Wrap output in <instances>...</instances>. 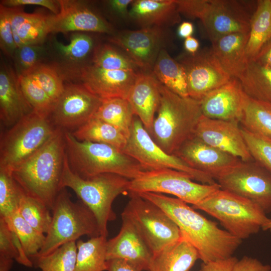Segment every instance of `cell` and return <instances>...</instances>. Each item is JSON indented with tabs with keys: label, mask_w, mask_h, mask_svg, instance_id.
<instances>
[{
	"label": "cell",
	"mask_w": 271,
	"mask_h": 271,
	"mask_svg": "<svg viewBox=\"0 0 271 271\" xmlns=\"http://www.w3.org/2000/svg\"><path fill=\"white\" fill-rule=\"evenodd\" d=\"M161 100L152 129V138L164 151L174 155L194 136L202 115L199 101L182 97L161 83Z\"/></svg>",
	"instance_id": "3957f363"
},
{
	"label": "cell",
	"mask_w": 271,
	"mask_h": 271,
	"mask_svg": "<svg viewBox=\"0 0 271 271\" xmlns=\"http://www.w3.org/2000/svg\"><path fill=\"white\" fill-rule=\"evenodd\" d=\"M207 0H176L180 15L190 19H200Z\"/></svg>",
	"instance_id": "c3c4849f"
},
{
	"label": "cell",
	"mask_w": 271,
	"mask_h": 271,
	"mask_svg": "<svg viewBox=\"0 0 271 271\" xmlns=\"http://www.w3.org/2000/svg\"><path fill=\"white\" fill-rule=\"evenodd\" d=\"M253 61L271 69V39L263 47Z\"/></svg>",
	"instance_id": "11a10c76"
},
{
	"label": "cell",
	"mask_w": 271,
	"mask_h": 271,
	"mask_svg": "<svg viewBox=\"0 0 271 271\" xmlns=\"http://www.w3.org/2000/svg\"><path fill=\"white\" fill-rule=\"evenodd\" d=\"M176 60L185 71L189 96L198 101L232 78L223 69L211 48L194 54L184 53Z\"/></svg>",
	"instance_id": "4fadbf2b"
},
{
	"label": "cell",
	"mask_w": 271,
	"mask_h": 271,
	"mask_svg": "<svg viewBox=\"0 0 271 271\" xmlns=\"http://www.w3.org/2000/svg\"><path fill=\"white\" fill-rule=\"evenodd\" d=\"M174 155L192 168L208 174L215 180L242 161L194 136L185 142Z\"/></svg>",
	"instance_id": "ac0fdd59"
},
{
	"label": "cell",
	"mask_w": 271,
	"mask_h": 271,
	"mask_svg": "<svg viewBox=\"0 0 271 271\" xmlns=\"http://www.w3.org/2000/svg\"><path fill=\"white\" fill-rule=\"evenodd\" d=\"M198 259L197 249L182 235L153 255L149 271H190Z\"/></svg>",
	"instance_id": "83f0119b"
},
{
	"label": "cell",
	"mask_w": 271,
	"mask_h": 271,
	"mask_svg": "<svg viewBox=\"0 0 271 271\" xmlns=\"http://www.w3.org/2000/svg\"><path fill=\"white\" fill-rule=\"evenodd\" d=\"M232 271H271V266L255 258L243 256L235 263Z\"/></svg>",
	"instance_id": "f907efd6"
},
{
	"label": "cell",
	"mask_w": 271,
	"mask_h": 271,
	"mask_svg": "<svg viewBox=\"0 0 271 271\" xmlns=\"http://www.w3.org/2000/svg\"><path fill=\"white\" fill-rule=\"evenodd\" d=\"M152 73L160 83L173 92L182 97L189 96L185 71L165 49L160 51Z\"/></svg>",
	"instance_id": "f546056e"
},
{
	"label": "cell",
	"mask_w": 271,
	"mask_h": 271,
	"mask_svg": "<svg viewBox=\"0 0 271 271\" xmlns=\"http://www.w3.org/2000/svg\"><path fill=\"white\" fill-rule=\"evenodd\" d=\"M138 72L106 70L91 65L82 67L79 76L82 85L101 99H127Z\"/></svg>",
	"instance_id": "44dd1931"
},
{
	"label": "cell",
	"mask_w": 271,
	"mask_h": 271,
	"mask_svg": "<svg viewBox=\"0 0 271 271\" xmlns=\"http://www.w3.org/2000/svg\"><path fill=\"white\" fill-rule=\"evenodd\" d=\"M26 73L33 77L55 104L65 87L57 70L53 66L41 63Z\"/></svg>",
	"instance_id": "b9f144b4"
},
{
	"label": "cell",
	"mask_w": 271,
	"mask_h": 271,
	"mask_svg": "<svg viewBox=\"0 0 271 271\" xmlns=\"http://www.w3.org/2000/svg\"><path fill=\"white\" fill-rule=\"evenodd\" d=\"M242 88L249 97L271 103V69L255 61H249L240 78Z\"/></svg>",
	"instance_id": "d6a6232c"
},
{
	"label": "cell",
	"mask_w": 271,
	"mask_h": 271,
	"mask_svg": "<svg viewBox=\"0 0 271 271\" xmlns=\"http://www.w3.org/2000/svg\"><path fill=\"white\" fill-rule=\"evenodd\" d=\"M194 32V26L192 23L189 22L182 23L178 29V33L181 38L186 39L192 36Z\"/></svg>",
	"instance_id": "9f6ffc18"
},
{
	"label": "cell",
	"mask_w": 271,
	"mask_h": 271,
	"mask_svg": "<svg viewBox=\"0 0 271 271\" xmlns=\"http://www.w3.org/2000/svg\"><path fill=\"white\" fill-rule=\"evenodd\" d=\"M1 4L8 8H15L26 5H37L44 7L56 15L60 12L59 1L54 0H4Z\"/></svg>",
	"instance_id": "681fc988"
},
{
	"label": "cell",
	"mask_w": 271,
	"mask_h": 271,
	"mask_svg": "<svg viewBox=\"0 0 271 271\" xmlns=\"http://www.w3.org/2000/svg\"><path fill=\"white\" fill-rule=\"evenodd\" d=\"M33 108L21 88L18 77L10 68L0 71V118L6 125L13 126Z\"/></svg>",
	"instance_id": "cb8c5ba5"
},
{
	"label": "cell",
	"mask_w": 271,
	"mask_h": 271,
	"mask_svg": "<svg viewBox=\"0 0 271 271\" xmlns=\"http://www.w3.org/2000/svg\"><path fill=\"white\" fill-rule=\"evenodd\" d=\"M219 189L217 182L213 184L195 182L186 173L164 169L143 171L137 178L130 181L128 194H168L195 205Z\"/></svg>",
	"instance_id": "30bf717a"
},
{
	"label": "cell",
	"mask_w": 271,
	"mask_h": 271,
	"mask_svg": "<svg viewBox=\"0 0 271 271\" xmlns=\"http://www.w3.org/2000/svg\"><path fill=\"white\" fill-rule=\"evenodd\" d=\"M0 256L15 260L28 267L33 266L26 254L21 243L3 218H0Z\"/></svg>",
	"instance_id": "7bdbcfd3"
},
{
	"label": "cell",
	"mask_w": 271,
	"mask_h": 271,
	"mask_svg": "<svg viewBox=\"0 0 271 271\" xmlns=\"http://www.w3.org/2000/svg\"><path fill=\"white\" fill-rule=\"evenodd\" d=\"M129 195L121 214L132 222L153 255L181 237L177 224L160 207L139 194Z\"/></svg>",
	"instance_id": "9c48e42d"
},
{
	"label": "cell",
	"mask_w": 271,
	"mask_h": 271,
	"mask_svg": "<svg viewBox=\"0 0 271 271\" xmlns=\"http://www.w3.org/2000/svg\"><path fill=\"white\" fill-rule=\"evenodd\" d=\"M44 50L40 45H25L18 48L14 55L17 76L28 72L41 63Z\"/></svg>",
	"instance_id": "bcb514c9"
},
{
	"label": "cell",
	"mask_w": 271,
	"mask_h": 271,
	"mask_svg": "<svg viewBox=\"0 0 271 271\" xmlns=\"http://www.w3.org/2000/svg\"><path fill=\"white\" fill-rule=\"evenodd\" d=\"M128 17L142 28H166L181 20L176 0L133 1Z\"/></svg>",
	"instance_id": "d4e9b609"
},
{
	"label": "cell",
	"mask_w": 271,
	"mask_h": 271,
	"mask_svg": "<svg viewBox=\"0 0 271 271\" xmlns=\"http://www.w3.org/2000/svg\"><path fill=\"white\" fill-rule=\"evenodd\" d=\"M220 189L246 198L271 212V173L254 160L241 161L216 179Z\"/></svg>",
	"instance_id": "7c38bea8"
},
{
	"label": "cell",
	"mask_w": 271,
	"mask_h": 271,
	"mask_svg": "<svg viewBox=\"0 0 271 271\" xmlns=\"http://www.w3.org/2000/svg\"><path fill=\"white\" fill-rule=\"evenodd\" d=\"M77 247L76 241L65 243L49 254L30 259L42 271H75Z\"/></svg>",
	"instance_id": "d590c367"
},
{
	"label": "cell",
	"mask_w": 271,
	"mask_h": 271,
	"mask_svg": "<svg viewBox=\"0 0 271 271\" xmlns=\"http://www.w3.org/2000/svg\"><path fill=\"white\" fill-rule=\"evenodd\" d=\"M93 40L91 36L83 33H76L71 36L70 43L64 45L56 42L55 47L66 58L78 61L85 58L93 50Z\"/></svg>",
	"instance_id": "f6af8a7d"
},
{
	"label": "cell",
	"mask_w": 271,
	"mask_h": 271,
	"mask_svg": "<svg viewBox=\"0 0 271 271\" xmlns=\"http://www.w3.org/2000/svg\"><path fill=\"white\" fill-rule=\"evenodd\" d=\"M161 83L152 72L139 71L127 97L133 112L151 131L161 100Z\"/></svg>",
	"instance_id": "603a6c76"
},
{
	"label": "cell",
	"mask_w": 271,
	"mask_h": 271,
	"mask_svg": "<svg viewBox=\"0 0 271 271\" xmlns=\"http://www.w3.org/2000/svg\"><path fill=\"white\" fill-rule=\"evenodd\" d=\"M239 123L236 121L212 119L202 115L194 136L242 161H252Z\"/></svg>",
	"instance_id": "e0dca14e"
},
{
	"label": "cell",
	"mask_w": 271,
	"mask_h": 271,
	"mask_svg": "<svg viewBox=\"0 0 271 271\" xmlns=\"http://www.w3.org/2000/svg\"><path fill=\"white\" fill-rule=\"evenodd\" d=\"M59 2L60 12L51 16V33L112 32L110 25L84 3L72 0H59Z\"/></svg>",
	"instance_id": "ffe728a7"
},
{
	"label": "cell",
	"mask_w": 271,
	"mask_h": 271,
	"mask_svg": "<svg viewBox=\"0 0 271 271\" xmlns=\"http://www.w3.org/2000/svg\"><path fill=\"white\" fill-rule=\"evenodd\" d=\"M135 114L127 99L112 98L102 99L93 117L113 126L128 138Z\"/></svg>",
	"instance_id": "1f68e13d"
},
{
	"label": "cell",
	"mask_w": 271,
	"mask_h": 271,
	"mask_svg": "<svg viewBox=\"0 0 271 271\" xmlns=\"http://www.w3.org/2000/svg\"><path fill=\"white\" fill-rule=\"evenodd\" d=\"M261 229L264 231L269 230L271 233V219L262 227Z\"/></svg>",
	"instance_id": "91938a15"
},
{
	"label": "cell",
	"mask_w": 271,
	"mask_h": 271,
	"mask_svg": "<svg viewBox=\"0 0 271 271\" xmlns=\"http://www.w3.org/2000/svg\"><path fill=\"white\" fill-rule=\"evenodd\" d=\"M92 61L93 65L106 70H141L123 51L108 44L98 46L94 49Z\"/></svg>",
	"instance_id": "f35d334b"
},
{
	"label": "cell",
	"mask_w": 271,
	"mask_h": 271,
	"mask_svg": "<svg viewBox=\"0 0 271 271\" xmlns=\"http://www.w3.org/2000/svg\"><path fill=\"white\" fill-rule=\"evenodd\" d=\"M252 15L244 2L207 0L200 20L212 42L232 33L248 34Z\"/></svg>",
	"instance_id": "9a60e30c"
},
{
	"label": "cell",
	"mask_w": 271,
	"mask_h": 271,
	"mask_svg": "<svg viewBox=\"0 0 271 271\" xmlns=\"http://www.w3.org/2000/svg\"><path fill=\"white\" fill-rule=\"evenodd\" d=\"M240 123L249 131L271 138V103L247 95Z\"/></svg>",
	"instance_id": "e575fe53"
},
{
	"label": "cell",
	"mask_w": 271,
	"mask_h": 271,
	"mask_svg": "<svg viewBox=\"0 0 271 271\" xmlns=\"http://www.w3.org/2000/svg\"><path fill=\"white\" fill-rule=\"evenodd\" d=\"M130 181L110 173L82 178L71 170L66 153L60 186L61 189L69 188L75 193L95 217L100 235L107 237L108 222L116 218L113 202L119 195L128 193Z\"/></svg>",
	"instance_id": "5b68a950"
},
{
	"label": "cell",
	"mask_w": 271,
	"mask_h": 271,
	"mask_svg": "<svg viewBox=\"0 0 271 271\" xmlns=\"http://www.w3.org/2000/svg\"><path fill=\"white\" fill-rule=\"evenodd\" d=\"M132 0H111L108 1L111 10L118 16L125 18L128 17V8L132 4Z\"/></svg>",
	"instance_id": "f5cc1de1"
},
{
	"label": "cell",
	"mask_w": 271,
	"mask_h": 271,
	"mask_svg": "<svg viewBox=\"0 0 271 271\" xmlns=\"http://www.w3.org/2000/svg\"><path fill=\"white\" fill-rule=\"evenodd\" d=\"M18 77L22 90L33 111L50 118L55 105L54 102L30 74Z\"/></svg>",
	"instance_id": "ab89813d"
},
{
	"label": "cell",
	"mask_w": 271,
	"mask_h": 271,
	"mask_svg": "<svg viewBox=\"0 0 271 271\" xmlns=\"http://www.w3.org/2000/svg\"><path fill=\"white\" fill-rule=\"evenodd\" d=\"M50 210L44 203L23 192L18 211L32 227L44 234L47 233L52 221Z\"/></svg>",
	"instance_id": "74e56055"
},
{
	"label": "cell",
	"mask_w": 271,
	"mask_h": 271,
	"mask_svg": "<svg viewBox=\"0 0 271 271\" xmlns=\"http://www.w3.org/2000/svg\"><path fill=\"white\" fill-rule=\"evenodd\" d=\"M139 195L158 205L170 216L182 235L197 249L204 263L232 256L241 243V240L220 228L217 223L177 198L152 192Z\"/></svg>",
	"instance_id": "6da1fadb"
},
{
	"label": "cell",
	"mask_w": 271,
	"mask_h": 271,
	"mask_svg": "<svg viewBox=\"0 0 271 271\" xmlns=\"http://www.w3.org/2000/svg\"><path fill=\"white\" fill-rule=\"evenodd\" d=\"M184 45L187 53L194 54L198 51L199 43L197 39L191 36L185 39Z\"/></svg>",
	"instance_id": "6f0895ef"
},
{
	"label": "cell",
	"mask_w": 271,
	"mask_h": 271,
	"mask_svg": "<svg viewBox=\"0 0 271 271\" xmlns=\"http://www.w3.org/2000/svg\"><path fill=\"white\" fill-rule=\"evenodd\" d=\"M49 119L33 111L3 134L0 142V170L11 173L45 144L56 128Z\"/></svg>",
	"instance_id": "ba28073f"
},
{
	"label": "cell",
	"mask_w": 271,
	"mask_h": 271,
	"mask_svg": "<svg viewBox=\"0 0 271 271\" xmlns=\"http://www.w3.org/2000/svg\"><path fill=\"white\" fill-rule=\"evenodd\" d=\"M198 271H202V270H201V269H200V270H198Z\"/></svg>",
	"instance_id": "94428289"
},
{
	"label": "cell",
	"mask_w": 271,
	"mask_h": 271,
	"mask_svg": "<svg viewBox=\"0 0 271 271\" xmlns=\"http://www.w3.org/2000/svg\"><path fill=\"white\" fill-rule=\"evenodd\" d=\"M248 33H232L211 42V47L224 71L239 79L249 63L246 55Z\"/></svg>",
	"instance_id": "484cf974"
},
{
	"label": "cell",
	"mask_w": 271,
	"mask_h": 271,
	"mask_svg": "<svg viewBox=\"0 0 271 271\" xmlns=\"http://www.w3.org/2000/svg\"><path fill=\"white\" fill-rule=\"evenodd\" d=\"M52 211V221L44 243L36 256L49 254L83 235L90 238L100 236L93 213L81 201L73 202L65 188L59 192Z\"/></svg>",
	"instance_id": "52a82bcc"
},
{
	"label": "cell",
	"mask_w": 271,
	"mask_h": 271,
	"mask_svg": "<svg viewBox=\"0 0 271 271\" xmlns=\"http://www.w3.org/2000/svg\"><path fill=\"white\" fill-rule=\"evenodd\" d=\"M192 207L217 219L225 230L241 240L257 233L270 219L257 204L221 189Z\"/></svg>",
	"instance_id": "8992f818"
},
{
	"label": "cell",
	"mask_w": 271,
	"mask_h": 271,
	"mask_svg": "<svg viewBox=\"0 0 271 271\" xmlns=\"http://www.w3.org/2000/svg\"><path fill=\"white\" fill-rule=\"evenodd\" d=\"M0 45L7 55L13 56L17 49L11 25L10 8L0 5Z\"/></svg>",
	"instance_id": "7dc6e473"
},
{
	"label": "cell",
	"mask_w": 271,
	"mask_h": 271,
	"mask_svg": "<svg viewBox=\"0 0 271 271\" xmlns=\"http://www.w3.org/2000/svg\"><path fill=\"white\" fill-rule=\"evenodd\" d=\"M101 102L82 85H65L51 115L52 123L62 129H77L93 117Z\"/></svg>",
	"instance_id": "2e32d148"
},
{
	"label": "cell",
	"mask_w": 271,
	"mask_h": 271,
	"mask_svg": "<svg viewBox=\"0 0 271 271\" xmlns=\"http://www.w3.org/2000/svg\"><path fill=\"white\" fill-rule=\"evenodd\" d=\"M106 237L101 235L86 241L77 240L75 271L106 270Z\"/></svg>",
	"instance_id": "836d02e7"
},
{
	"label": "cell",
	"mask_w": 271,
	"mask_h": 271,
	"mask_svg": "<svg viewBox=\"0 0 271 271\" xmlns=\"http://www.w3.org/2000/svg\"><path fill=\"white\" fill-rule=\"evenodd\" d=\"M122 225L118 233L107 240L106 260H124L140 271H149L153 254L146 242L132 223L121 214Z\"/></svg>",
	"instance_id": "d6986e66"
},
{
	"label": "cell",
	"mask_w": 271,
	"mask_h": 271,
	"mask_svg": "<svg viewBox=\"0 0 271 271\" xmlns=\"http://www.w3.org/2000/svg\"><path fill=\"white\" fill-rule=\"evenodd\" d=\"M107 271H140L129 262L120 259L106 260Z\"/></svg>",
	"instance_id": "db71d44e"
},
{
	"label": "cell",
	"mask_w": 271,
	"mask_h": 271,
	"mask_svg": "<svg viewBox=\"0 0 271 271\" xmlns=\"http://www.w3.org/2000/svg\"><path fill=\"white\" fill-rule=\"evenodd\" d=\"M246 96L240 81L232 78L199 101L202 114L212 119L240 123Z\"/></svg>",
	"instance_id": "7402d4cb"
},
{
	"label": "cell",
	"mask_w": 271,
	"mask_h": 271,
	"mask_svg": "<svg viewBox=\"0 0 271 271\" xmlns=\"http://www.w3.org/2000/svg\"><path fill=\"white\" fill-rule=\"evenodd\" d=\"M241 128L253 160L271 173V138Z\"/></svg>",
	"instance_id": "ee69618b"
},
{
	"label": "cell",
	"mask_w": 271,
	"mask_h": 271,
	"mask_svg": "<svg viewBox=\"0 0 271 271\" xmlns=\"http://www.w3.org/2000/svg\"><path fill=\"white\" fill-rule=\"evenodd\" d=\"M271 39V0H259L250 21L246 46L248 61L254 59Z\"/></svg>",
	"instance_id": "f1b7e54d"
},
{
	"label": "cell",
	"mask_w": 271,
	"mask_h": 271,
	"mask_svg": "<svg viewBox=\"0 0 271 271\" xmlns=\"http://www.w3.org/2000/svg\"><path fill=\"white\" fill-rule=\"evenodd\" d=\"M78 140L107 144L122 151L127 138L110 124L95 117L71 132Z\"/></svg>",
	"instance_id": "4dcf8cb0"
},
{
	"label": "cell",
	"mask_w": 271,
	"mask_h": 271,
	"mask_svg": "<svg viewBox=\"0 0 271 271\" xmlns=\"http://www.w3.org/2000/svg\"><path fill=\"white\" fill-rule=\"evenodd\" d=\"M123 153L137 161L145 171L171 169L186 173L193 180L204 184H213L215 180L196 170L175 155L164 151L152 138L140 119L134 116Z\"/></svg>",
	"instance_id": "8fae6325"
},
{
	"label": "cell",
	"mask_w": 271,
	"mask_h": 271,
	"mask_svg": "<svg viewBox=\"0 0 271 271\" xmlns=\"http://www.w3.org/2000/svg\"><path fill=\"white\" fill-rule=\"evenodd\" d=\"M13 261L12 259L0 256V271H10Z\"/></svg>",
	"instance_id": "680465c9"
},
{
	"label": "cell",
	"mask_w": 271,
	"mask_h": 271,
	"mask_svg": "<svg viewBox=\"0 0 271 271\" xmlns=\"http://www.w3.org/2000/svg\"><path fill=\"white\" fill-rule=\"evenodd\" d=\"M10 9L13 36L17 48L25 45H40L51 33V15L27 13L19 7Z\"/></svg>",
	"instance_id": "4316f807"
},
{
	"label": "cell",
	"mask_w": 271,
	"mask_h": 271,
	"mask_svg": "<svg viewBox=\"0 0 271 271\" xmlns=\"http://www.w3.org/2000/svg\"><path fill=\"white\" fill-rule=\"evenodd\" d=\"M119 47L142 71L152 72L160 51L168 42L165 28H142L125 30L109 39Z\"/></svg>",
	"instance_id": "5bb4252c"
},
{
	"label": "cell",
	"mask_w": 271,
	"mask_h": 271,
	"mask_svg": "<svg viewBox=\"0 0 271 271\" xmlns=\"http://www.w3.org/2000/svg\"><path fill=\"white\" fill-rule=\"evenodd\" d=\"M3 218L18 237L27 256L31 259L37 255L44 243L46 235L32 227L18 210Z\"/></svg>",
	"instance_id": "8d00e7d4"
},
{
	"label": "cell",
	"mask_w": 271,
	"mask_h": 271,
	"mask_svg": "<svg viewBox=\"0 0 271 271\" xmlns=\"http://www.w3.org/2000/svg\"><path fill=\"white\" fill-rule=\"evenodd\" d=\"M64 137L69 166L82 178L110 173L132 180L145 171L137 161L114 147L79 141L66 130Z\"/></svg>",
	"instance_id": "277c9868"
},
{
	"label": "cell",
	"mask_w": 271,
	"mask_h": 271,
	"mask_svg": "<svg viewBox=\"0 0 271 271\" xmlns=\"http://www.w3.org/2000/svg\"><path fill=\"white\" fill-rule=\"evenodd\" d=\"M238 259L235 256L207 263L203 262L201 265L202 271H232L235 263Z\"/></svg>",
	"instance_id": "816d5d0a"
},
{
	"label": "cell",
	"mask_w": 271,
	"mask_h": 271,
	"mask_svg": "<svg viewBox=\"0 0 271 271\" xmlns=\"http://www.w3.org/2000/svg\"><path fill=\"white\" fill-rule=\"evenodd\" d=\"M65 155L64 130L56 127L45 144L11 172L26 194L41 201L51 210L62 189Z\"/></svg>",
	"instance_id": "7a4b0ae2"
},
{
	"label": "cell",
	"mask_w": 271,
	"mask_h": 271,
	"mask_svg": "<svg viewBox=\"0 0 271 271\" xmlns=\"http://www.w3.org/2000/svg\"><path fill=\"white\" fill-rule=\"evenodd\" d=\"M24 192L11 173L0 170V217L6 218L18 210Z\"/></svg>",
	"instance_id": "60d3db41"
}]
</instances>
